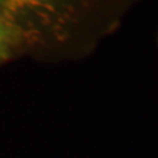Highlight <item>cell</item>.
Returning a JSON list of instances; mask_svg holds the SVG:
<instances>
[{"instance_id":"obj_2","label":"cell","mask_w":158,"mask_h":158,"mask_svg":"<svg viewBox=\"0 0 158 158\" xmlns=\"http://www.w3.org/2000/svg\"><path fill=\"white\" fill-rule=\"evenodd\" d=\"M9 37H11V29L9 25L0 19V58L6 57L9 46Z\"/></svg>"},{"instance_id":"obj_1","label":"cell","mask_w":158,"mask_h":158,"mask_svg":"<svg viewBox=\"0 0 158 158\" xmlns=\"http://www.w3.org/2000/svg\"><path fill=\"white\" fill-rule=\"evenodd\" d=\"M133 0H0L23 38L45 58H75L118 27Z\"/></svg>"}]
</instances>
